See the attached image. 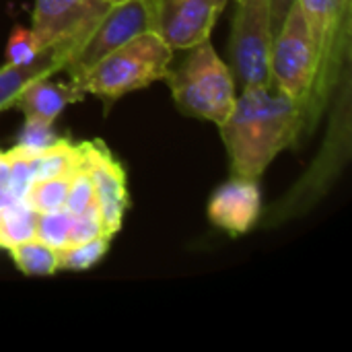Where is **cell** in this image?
Returning a JSON list of instances; mask_svg holds the SVG:
<instances>
[{
	"label": "cell",
	"mask_w": 352,
	"mask_h": 352,
	"mask_svg": "<svg viewBox=\"0 0 352 352\" xmlns=\"http://www.w3.org/2000/svg\"><path fill=\"white\" fill-rule=\"evenodd\" d=\"M219 132L233 175L260 179L285 148L303 140V107L274 85L245 87Z\"/></svg>",
	"instance_id": "6da1fadb"
},
{
	"label": "cell",
	"mask_w": 352,
	"mask_h": 352,
	"mask_svg": "<svg viewBox=\"0 0 352 352\" xmlns=\"http://www.w3.org/2000/svg\"><path fill=\"white\" fill-rule=\"evenodd\" d=\"M171 60L173 50L159 31H144L103 56L82 74L70 76V80L85 95L116 101L157 80H165Z\"/></svg>",
	"instance_id": "7a4b0ae2"
},
{
	"label": "cell",
	"mask_w": 352,
	"mask_h": 352,
	"mask_svg": "<svg viewBox=\"0 0 352 352\" xmlns=\"http://www.w3.org/2000/svg\"><path fill=\"white\" fill-rule=\"evenodd\" d=\"M173 101L184 116L221 126L237 99V85L210 39L188 47L186 60L165 76Z\"/></svg>",
	"instance_id": "3957f363"
},
{
	"label": "cell",
	"mask_w": 352,
	"mask_h": 352,
	"mask_svg": "<svg viewBox=\"0 0 352 352\" xmlns=\"http://www.w3.org/2000/svg\"><path fill=\"white\" fill-rule=\"evenodd\" d=\"M336 109L334 118L324 142L322 155L314 161L305 177L291 190V194L278 202L272 212L268 210L264 219V227H272L305 212L314 202L324 198L330 190L332 182L340 175L344 163L351 155V70L340 78L336 87Z\"/></svg>",
	"instance_id": "277c9868"
},
{
	"label": "cell",
	"mask_w": 352,
	"mask_h": 352,
	"mask_svg": "<svg viewBox=\"0 0 352 352\" xmlns=\"http://www.w3.org/2000/svg\"><path fill=\"white\" fill-rule=\"evenodd\" d=\"M272 41L274 29L270 0H235L229 39V68L239 89L272 85Z\"/></svg>",
	"instance_id": "5b68a950"
},
{
	"label": "cell",
	"mask_w": 352,
	"mask_h": 352,
	"mask_svg": "<svg viewBox=\"0 0 352 352\" xmlns=\"http://www.w3.org/2000/svg\"><path fill=\"white\" fill-rule=\"evenodd\" d=\"M318 70V52L311 39L301 6L295 2L285 16L272 41L270 76L272 85L301 103L305 111L307 97L314 87Z\"/></svg>",
	"instance_id": "8992f818"
},
{
	"label": "cell",
	"mask_w": 352,
	"mask_h": 352,
	"mask_svg": "<svg viewBox=\"0 0 352 352\" xmlns=\"http://www.w3.org/2000/svg\"><path fill=\"white\" fill-rule=\"evenodd\" d=\"M157 14L146 0H126L113 4L101 16L95 29L85 37L78 50L66 60L62 72L78 76L87 68L97 64L103 56L130 41L132 37L144 31H157Z\"/></svg>",
	"instance_id": "52a82bcc"
},
{
	"label": "cell",
	"mask_w": 352,
	"mask_h": 352,
	"mask_svg": "<svg viewBox=\"0 0 352 352\" xmlns=\"http://www.w3.org/2000/svg\"><path fill=\"white\" fill-rule=\"evenodd\" d=\"M107 8L105 0H35L31 31L41 47L64 39H85Z\"/></svg>",
	"instance_id": "ba28073f"
},
{
	"label": "cell",
	"mask_w": 352,
	"mask_h": 352,
	"mask_svg": "<svg viewBox=\"0 0 352 352\" xmlns=\"http://www.w3.org/2000/svg\"><path fill=\"white\" fill-rule=\"evenodd\" d=\"M82 146H85L82 163L89 169L95 186V200L103 225V235L107 239H113V235L122 229L124 214L130 204L126 171L101 140L82 142Z\"/></svg>",
	"instance_id": "9c48e42d"
},
{
	"label": "cell",
	"mask_w": 352,
	"mask_h": 352,
	"mask_svg": "<svg viewBox=\"0 0 352 352\" xmlns=\"http://www.w3.org/2000/svg\"><path fill=\"white\" fill-rule=\"evenodd\" d=\"M225 6L227 0H165L157 31L173 52L188 50L210 39Z\"/></svg>",
	"instance_id": "30bf717a"
},
{
	"label": "cell",
	"mask_w": 352,
	"mask_h": 352,
	"mask_svg": "<svg viewBox=\"0 0 352 352\" xmlns=\"http://www.w3.org/2000/svg\"><path fill=\"white\" fill-rule=\"evenodd\" d=\"M208 221L229 235L248 233L262 214V194L258 179L233 175L210 196Z\"/></svg>",
	"instance_id": "8fae6325"
},
{
	"label": "cell",
	"mask_w": 352,
	"mask_h": 352,
	"mask_svg": "<svg viewBox=\"0 0 352 352\" xmlns=\"http://www.w3.org/2000/svg\"><path fill=\"white\" fill-rule=\"evenodd\" d=\"M85 39H64L56 41L47 47H43L37 58L29 64L12 66V64H2L0 66V111L14 107V99L19 93L35 78L41 76H52L56 72H62L66 60L78 50V45Z\"/></svg>",
	"instance_id": "7c38bea8"
},
{
	"label": "cell",
	"mask_w": 352,
	"mask_h": 352,
	"mask_svg": "<svg viewBox=\"0 0 352 352\" xmlns=\"http://www.w3.org/2000/svg\"><path fill=\"white\" fill-rule=\"evenodd\" d=\"M85 99V93L72 82L52 80V76H41L31 80L14 99V107L23 113L25 122H35L43 126H54L60 113Z\"/></svg>",
	"instance_id": "4fadbf2b"
},
{
	"label": "cell",
	"mask_w": 352,
	"mask_h": 352,
	"mask_svg": "<svg viewBox=\"0 0 352 352\" xmlns=\"http://www.w3.org/2000/svg\"><path fill=\"white\" fill-rule=\"evenodd\" d=\"M8 254L25 276H52L58 272V252L37 237L14 245Z\"/></svg>",
	"instance_id": "5bb4252c"
},
{
	"label": "cell",
	"mask_w": 352,
	"mask_h": 352,
	"mask_svg": "<svg viewBox=\"0 0 352 352\" xmlns=\"http://www.w3.org/2000/svg\"><path fill=\"white\" fill-rule=\"evenodd\" d=\"M37 212H33L25 202L10 204L0 214V250H12L14 245L35 237Z\"/></svg>",
	"instance_id": "9a60e30c"
},
{
	"label": "cell",
	"mask_w": 352,
	"mask_h": 352,
	"mask_svg": "<svg viewBox=\"0 0 352 352\" xmlns=\"http://www.w3.org/2000/svg\"><path fill=\"white\" fill-rule=\"evenodd\" d=\"M70 177H72V173L35 179V182L29 186V190L25 192L23 202H25L33 212H37V214L64 208Z\"/></svg>",
	"instance_id": "2e32d148"
},
{
	"label": "cell",
	"mask_w": 352,
	"mask_h": 352,
	"mask_svg": "<svg viewBox=\"0 0 352 352\" xmlns=\"http://www.w3.org/2000/svg\"><path fill=\"white\" fill-rule=\"evenodd\" d=\"M107 237H95L85 243H74L58 250V270H68V272H82L93 266H97L107 250H109Z\"/></svg>",
	"instance_id": "e0dca14e"
},
{
	"label": "cell",
	"mask_w": 352,
	"mask_h": 352,
	"mask_svg": "<svg viewBox=\"0 0 352 352\" xmlns=\"http://www.w3.org/2000/svg\"><path fill=\"white\" fill-rule=\"evenodd\" d=\"M72 223H74V214H70L66 208L41 212L37 214L35 221V237L58 252L68 245Z\"/></svg>",
	"instance_id": "ac0fdd59"
},
{
	"label": "cell",
	"mask_w": 352,
	"mask_h": 352,
	"mask_svg": "<svg viewBox=\"0 0 352 352\" xmlns=\"http://www.w3.org/2000/svg\"><path fill=\"white\" fill-rule=\"evenodd\" d=\"M43 47L39 45L35 33L31 31V27H23V25H14L8 39H6V47H4V56H6V64L12 66H21V64H29L37 58V54Z\"/></svg>",
	"instance_id": "d6986e66"
},
{
	"label": "cell",
	"mask_w": 352,
	"mask_h": 352,
	"mask_svg": "<svg viewBox=\"0 0 352 352\" xmlns=\"http://www.w3.org/2000/svg\"><path fill=\"white\" fill-rule=\"evenodd\" d=\"M97 200H95V186H93V179H91V173L89 169L85 167V163L72 173L70 177V184H68V192H66V202H64V208L70 212V214H80L85 212L87 208L95 206Z\"/></svg>",
	"instance_id": "ffe728a7"
},
{
	"label": "cell",
	"mask_w": 352,
	"mask_h": 352,
	"mask_svg": "<svg viewBox=\"0 0 352 352\" xmlns=\"http://www.w3.org/2000/svg\"><path fill=\"white\" fill-rule=\"evenodd\" d=\"M95 237H105L97 204L74 217V223H72V229H70V237H68V245L85 243V241H91Z\"/></svg>",
	"instance_id": "44dd1931"
},
{
	"label": "cell",
	"mask_w": 352,
	"mask_h": 352,
	"mask_svg": "<svg viewBox=\"0 0 352 352\" xmlns=\"http://www.w3.org/2000/svg\"><path fill=\"white\" fill-rule=\"evenodd\" d=\"M60 138L62 136H58L52 126H43V124H35V122H25L23 130L19 132V138H16L14 146L27 148V151H43V148L54 146Z\"/></svg>",
	"instance_id": "7402d4cb"
},
{
	"label": "cell",
	"mask_w": 352,
	"mask_h": 352,
	"mask_svg": "<svg viewBox=\"0 0 352 352\" xmlns=\"http://www.w3.org/2000/svg\"><path fill=\"white\" fill-rule=\"evenodd\" d=\"M10 179H12V161L8 151H0V214L14 202H21L10 192Z\"/></svg>",
	"instance_id": "603a6c76"
},
{
	"label": "cell",
	"mask_w": 352,
	"mask_h": 352,
	"mask_svg": "<svg viewBox=\"0 0 352 352\" xmlns=\"http://www.w3.org/2000/svg\"><path fill=\"white\" fill-rule=\"evenodd\" d=\"M297 0H270V12H272V29H274V35L276 31L280 29L285 16L289 14V10L293 8Z\"/></svg>",
	"instance_id": "cb8c5ba5"
},
{
	"label": "cell",
	"mask_w": 352,
	"mask_h": 352,
	"mask_svg": "<svg viewBox=\"0 0 352 352\" xmlns=\"http://www.w3.org/2000/svg\"><path fill=\"white\" fill-rule=\"evenodd\" d=\"M146 2L153 6V10H155V14H157V21H159V12H161V6H163L165 0H146Z\"/></svg>",
	"instance_id": "d4e9b609"
},
{
	"label": "cell",
	"mask_w": 352,
	"mask_h": 352,
	"mask_svg": "<svg viewBox=\"0 0 352 352\" xmlns=\"http://www.w3.org/2000/svg\"><path fill=\"white\" fill-rule=\"evenodd\" d=\"M109 6H113V4H120V2H126V0H105Z\"/></svg>",
	"instance_id": "484cf974"
}]
</instances>
